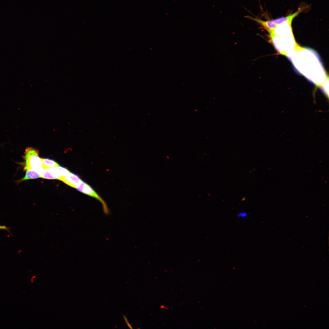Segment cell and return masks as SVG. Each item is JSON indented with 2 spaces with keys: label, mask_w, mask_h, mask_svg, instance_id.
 Returning <instances> with one entry per match:
<instances>
[{
  "label": "cell",
  "mask_w": 329,
  "mask_h": 329,
  "mask_svg": "<svg viewBox=\"0 0 329 329\" xmlns=\"http://www.w3.org/2000/svg\"><path fill=\"white\" fill-rule=\"evenodd\" d=\"M183 304V303H180L179 304L180 305H182Z\"/></svg>",
  "instance_id": "cell-15"
},
{
  "label": "cell",
  "mask_w": 329,
  "mask_h": 329,
  "mask_svg": "<svg viewBox=\"0 0 329 329\" xmlns=\"http://www.w3.org/2000/svg\"><path fill=\"white\" fill-rule=\"evenodd\" d=\"M248 214L246 212H241L239 213L237 216L239 217L244 218L247 216Z\"/></svg>",
  "instance_id": "cell-11"
},
{
  "label": "cell",
  "mask_w": 329,
  "mask_h": 329,
  "mask_svg": "<svg viewBox=\"0 0 329 329\" xmlns=\"http://www.w3.org/2000/svg\"><path fill=\"white\" fill-rule=\"evenodd\" d=\"M164 309H166V310H168V308L167 307H165Z\"/></svg>",
  "instance_id": "cell-14"
},
{
  "label": "cell",
  "mask_w": 329,
  "mask_h": 329,
  "mask_svg": "<svg viewBox=\"0 0 329 329\" xmlns=\"http://www.w3.org/2000/svg\"><path fill=\"white\" fill-rule=\"evenodd\" d=\"M26 171L25 176L23 178L16 181V183H19L26 180L41 178V174L35 170H26Z\"/></svg>",
  "instance_id": "cell-7"
},
{
  "label": "cell",
  "mask_w": 329,
  "mask_h": 329,
  "mask_svg": "<svg viewBox=\"0 0 329 329\" xmlns=\"http://www.w3.org/2000/svg\"><path fill=\"white\" fill-rule=\"evenodd\" d=\"M76 188L80 192L98 200L102 205L103 210L105 213H109V210L104 200L95 190L86 182L82 180Z\"/></svg>",
  "instance_id": "cell-3"
},
{
  "label": "cell",
  "mask_w": 329,
  "mask_h": 329,
  "mask_svg": "<svg viewBox=\"0 0 329 329\" xmlns=\"http://www.w3.org/2000/svg\"><path fill=\"white\" fill-rule=\"evenodd\" d=\"M41 178L49 179H58L54 168H49L44 169L41 174Z\"/></svg>",
  "instance_id": "cell-6"
},
{
  "label": "cell",
  "mask_w": 329,
  "mask_h": 329,
  "mask_svg": "<svg viewBox=\"0 0 329 329\" xmlns=\"http://www.w3.org/2000/svg\"><path fill=\"white\" fill-rule=\"evenodd\" d=\"M8 229V228L5 226H2L0 225V229L7 230Z\"/></svg>",
  "instance_id": "cell-12"
},
{
  "label": "cell",
  "mask_w": 329,
  "mask_h": 329,
  "mask_svg": "<svg viewBox=\"0 0 329 329\" xmlns=\"http://www.w3.org/2000/svg\"><path fill=\"white\" fill-rule=\"evenodd\" d=\"M56 173L59 179L62 177L65 176L70 173V172L66 168L59 166L55 168Z\"/></svg>",
  "instance_id": "cell-9"
},
{
  "label": "cell",
  "mask_w": 329,
  "mask_h": 329,
  "mask_svg": "<svg viewBox=\"0 0 329 329\" xmlns=\"http://www.w3.org/2000/svg\"><path fill=\"white\" fill-rule=\"evenodd\" d=\"M42 160L43 163L42 168L44 169L60 166L57 163L52 159L45 158H42Z\"/></svg>",
  "instance_id": "cell-8"
},
{
  "label": "cell",
  "mask_w": 329,
  "mask_h": 329,
  "mask_svg": "<svg viewBox=\"0 0 329 329\" xmlns=\"http://www.w3.org/2000/svg\"><path fill=\"white\" fill-rule=\"evenodd\" d=\"M23 158L24 171L33 170L37 172L39 168H42V158L39 157L38 151L36 149L31 147L26 148Z\"/></svg>",
  "instance_id": "cell-2"
},
{
  "label": "cell",
  "mask_w": 329,
  "mask_h": 329,
  "mask_svg": "<svg viewBox=\"0 0 329 329\" xmlns=\"http://www.w3.org/2000/svg\"><path fill=\"white\" fill-rule=\"evenodd\" d=\"M303 9V8L299 9L292 14L285 17L278 18L272 20L276 25H278L286 22H292L293 19L301 12Z\"/></svg>",
  "instance_id": "cell-5"
},
{
  "label": "cell",
  "mask_w": 329,
  "mask_h": 329,
  "mask_svg": "<svg viewBox=\"0 0 329 329\" xmlns=\"http://www.w3.org/2000/svg\"><path fill=\"white\" fill-rule=\"evenodd\" d=\"M123 319H124V320L125 321L126 323V324H127V326L129 328H130L133 329V328L132 327V326L128 322V320H127V318L126 317L125 315H124L123 314Z\"/></svg>",
  "instance_id": "cell-10"
},
{
  "label": "cell",
  "mask_w": 329,
  "mask_h": 329,
  "mask_svg": "<svg viewBox=\"0 0 329 329\" xmlns=\"http://www.w3.org/2000/svg\"><path fill=\"white\" fill-rule=\"evenodd\" d=\"M276 26L270 33L275 48L281 54L288 55L293 51L295 44L291 25L287 23Z\"/></svg>",
  "instance_id": "cell-1"
},
{
  "label": "cell",
  "mask_w": 329,
  "mask_h": 329,
  "mask_svg": "<svg viewBox=\"0 0 329 329\" xmlns=\"http://www.w3.org/2000/svg\"><path fill=\"white\" fill-rule=\"evenodd\" d=\"M58 179L74 188H76L82 181L81 179L76 175L71 172L65 176L60 177Z\"/></svg>",
  "instance_id": "cell-4"
},
{
  "label": "cell",
  "mask_w": 329,
  "mask_h": 329,
  "mask_svg": "<svg viewBox=\"0 0 329 329\" xmlns=\"http://www.w3.org/2000/svg\"><path fill=\"white\" fill-rule=\"evenodd\" d=\"M161 308L164 309V308L165 306H164V305H161Z\"/></svg>",
  "instance_id": "cell-13"
}]
</instances>
